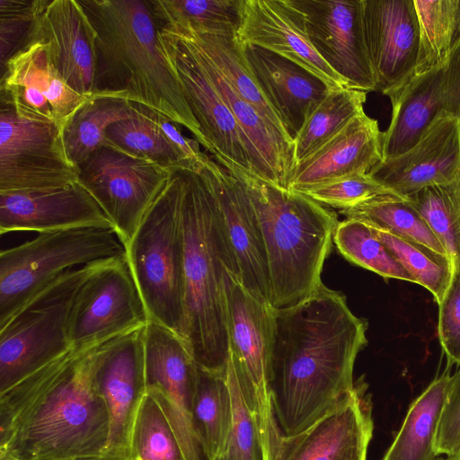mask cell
<instances>
[{
  "mask_svg": "<svg viewBox=\"0 0 460 460\" xmlns=\"http://www.w3.org/2000/svg\"><path fill=\"white\" fill-rule=\"evenodd\" d=\"M274 310L270 388L279 428L303 431L354 388L367 323L341 293L323 284L300 303Z\"/></svg>",
  "mask_w": 460,
  "mask_h": 460,
  "instance_id": "obj_1",
  "label": "cell"
},
{
  "mask_svg": "<svg viewBox=\"0 0 460 460\" xmlns=\"http://www.w3.org/2000/svg\"><path fill=\"white\" fill-rule=\"evenodd\" d=\"M102 343L72 348L0 392V457L68 460L106 452L110 416L94 382Z\"/></svg>",
  "mask_w": 460,
  "mask_h": 460,
  "instance_id": "obj_2",
  "label": "cell"
},
{
  "mask_svg": "<svg viewBox=\"0 0 460 460\" xmlns=\"http://www.w3.org/2000/svg\"><path fill=\"white\" fill-rule=\"evenodd\" d=\"M95 30L94 95L148 107L207 144L167 57L149 0H79Z\"/></svg>",
  "mask_w": 460,
  "mask_h": 460,
  "instance_id": "obj_3",
  "label": "cell"
},
{
  "mask_svg": "<svg viewBox=\"0 0 460 460\" xmlns=\"http://www.w3.org/2000/svg\"><path fill=\"white\" fill-rule=\"evenodd\" d=\"M175 166L181 186L185 343L197 365L225 375L229 358L227 284L239 270L224 234L205 169Z\"/></svg>",
  "mask_w": 460,
  "mask_h": 460,
  "instance_id": "obj_4",
  "label": "cell"
},
{
  "mask_svg": "<svg viewBox=\"0 0 460 460\" xmlns=\"http://www.w3.org/2000/svg\"><path fill=\"white\" fill-rule=\"evenodd\" d=\"M226 169L243 186L259 222L271 307L300 303L323 285V266L339 222L336 214L301 192L234 167Z\"/></svg>",
  "mask_w": 460,
  "mask_h": 460,
  "instance_id": "obj_5",
  "label": "cell"
},
{
  "mask_svg": "<svg viewBox=\"0 0 460 460\" xmlns=\"http://www.w3.org/2000/svg\"><path fill=\"white\" fill-rule=\"evenodd\" d=\"M126 258L149 321L185 342V282L181 186L175 167L125 244Z\"/></svg>",
  "mask_w": 460,
  "mask_h": 460,
  "instance_id": "obj_6",
  "label": "cell"
},
{
  "mask_svg": "<svg viewBox=\"0 0 460 460\" xmlns=\"http://www.w3.org/2000/svg\"><path fill=\"white\" fill-rule=\"evenodd\" d=\"M126 256L112 227L83 226L38 233L0 252V328L33 296L69 270Z\"/></svg>",
  "mask_w": 460,
  "mask_h": 460,
  "instance_id": "obj_7",
  "label": "cell"
},
{
  "mask_svg": "<svg viewBox=\"0 0 460 460\" xmlns=\"http://www.w3.org/2000/svg\"><path fill=\"white\" fill-rule=\"evenodd\" d=\"M101 261L66 271L0 328V392L73 348L74 305L83 284Z\"/></svg>",
  "mask_w": 460,
  "mask_h": 460,
  "instance_id": "obj_8",
  "label": "cell"
},
{
  "mask_svg": "<svg viewBox=\"0 0 460 460\" xmlns=\"http://www.w3.org/2000/svg\"><path fill=\"white\" fill-rule=\"evenodd\" d=\"M229 358L254 417L262 460H273L282 433L270 388L274 310L231 274L227 284Z\"/></svg>",
  "mask_w": 460,
  "mask_h": 460,
  "instance_id": "obj_9",
  "label": "cell"
},
{
  "mask_svg": "<svg viewBox=\"0 0 460 460\" xmlns=\"http://www.w3.org/2000/svg\"><path fill=\"white\" fill-rule=\"evenodd\" d=\"M169 168L108 144L78 165L88 190L126 244L164 187Z\"/></svg>",
  "mask_w": 460,
  "mask_h": 460,
  "instance_id": "obj_10",
  "label": "cell"
},
{
  "mask_svg": "<svg viewBox=\"0 0 460 460\" xmlns=\"http://www.w3.org/2000/svg\"><path fill=\"white\" fill-rule=\"evenodd\" d=\"M76 182L78 167L66 155L62 129L20 119L1 103L0 193L49 190Z\"/></svg>",
  "mask_w": 460,
  "mask_h": 460,
  "instance_id": "obj_11",
  "label": "cell"
},
{
  "mask_svg": "<svg viewBox=\"0 0 460 460\" xmlns=\"http://www.w3.org/2000/svg\"><path fill=\"white\" fill-rule=\"evenodd\" d=\"M148 322L126 256L105 260L87 278L76 296L71 343L73 348L102 343Z\"/></svg>",
  "mask_w": 460,
  "mask_h": 460,
  "instance_id": "obj_12",
  "label": "cell"
},
{
  "mask_svg": "<svg viewBox=\"0 0 460 460\" xmlns=\"http://www.w3.org/2000/svg\"><path fill=\"white\" fill-rule=\"evenodd\" d=\"M160 31L165 53L205 138L206 150L226 168L253 174L242 131L200 60L180 37L161 27Z\"/></svg>",
  "mask_w": 460,
  "mask_h": 460,
  "instance_id": "obj_13",
  "label": "cell"
},
{
  "mask_svg": "<svg viewBox=\"0 0 460 460\" xmlns=\"http://www.w3.org/2000/svg\"><path fill=\"white\" fill-rule=\"evenodd\" d=\"M384 95L390 99L392 114L382 134L383 160L411 148L439 113L460 118V40L443 66L411 75Z\"/></svg>",
  "mask_w": 460,
  "mask_h": 460,
  "instance_id": "obj_14",
  "label": "cell"
},
{
  "mask_svg": "<svg viewBox=\"0 0 460 460\" xmlns=\"http://www.w3.org/2000/svg\"><path fill=\"white\" fill-rule=\"evenodd\" d=\"M1 103L22 119L64 127L90 97L73 91L49 59L46 45L30 40L1 67Z\"/></svg>",
  "mask_w": 460,
  "mask_h": 460,
  "instance_id": "obj_15",
  "label": "cell"
},
{
  "mask_svg": "<svg viewBox=\"0 0 460 460\" xmlns=\"http://www.w3.org/2000/svg\"><path fill=\"white\" fill-rule=\"evenodd\" d=\"M303 13L308 38L349 87L377 91L363 27V0H290Z\"/></svg>",
  "mask_w": 460,
  "mask_h": 460,
  "instance_id": "obj_16",
  "label": "cell"
},
{
  "mask_svg": "<svg viewBox=\"0 0 460 460\" xmlns=\"http://www.w3.org/2000/svg\"><path fill=\"white\" fill-rule=\"evenodd\" d=\"M144 327L102 343L94 382L110 416L105 453L130 457V439L139 405L146 394Z\"/></svg>",
  "mask_w": 460,
  "mask_h": 460,
  "instance_id": "obj_17",
  "label": "cell"
},
{
  "mask_svg": "<svg viewBox=\"0 0 460 460\" xmlns=\"http://www.w3.org/2000/svg\"><path fill=\"white\" fill-rule=\"evenodd\" d=\"M373 429L371 398L360 381L305 429L282 435L273 460H367Z\"/></svg>",
  "mask_w": 460,
  "mask_h": 460,
  "instance_id": "obj_18",
  "label": "cell"
},
{
  "mask_svg": "<svg viewBox=\"0 0 460 460\" xmlns=\"http://www.w3.org/2000/svg\"><path fill=\"white\" fill-rule=\"evenodd\" d=\"M204 164L221 226L239 270V280L252 296L270 305L265 247L250 198L225 166L208 155Z\"/></svg>",
  "mask_w": 460,
  "mask_h": 460,
  "instance_id": "obj_19",
  "label": "cell"
},
{
  "mask_svg": "<svg viewBox=\"0 0 460 460\" xmlns=\"http://www.w3.org/2000/svg\"><path fill=\"white\" fill-rule=\"evenodd\" d=\"M237 40L276 53L302 66L330 89L349 87L312 45L302 12L290 0H242Z\"/></svg>",
  "mask_w": 460,
  "mask_h": 460,
  "instance_id": "obj_20",
  "label": "cell"
},
{
  "mask_svg": "<svg viewBox=\"0 0 460 460\" xmlns=\"http://www.w3.org/2000/svg\"><path fill=\"white\" fill-rule=\"evenodd\" d=\"M460 171V118L439 113L405 153L385 159L368 174L401 197L451 181Z\"/></svg>",
  "mask_w": 460,
  "mask_h": 460,
  "instance_id": "obj_21",
  "label": "cell"
},
{
  "mask_svg": "<svg viewBox=\"0 0 460 460\" xmlns=\"http://www.w3.org/2000/svg\"><path fill=\"white\" fill-rule=\"evenodd\" d=\"M363 27L377 91L383 94L414 73L419 26L411 0H363Z\"/></svg>",
  "mask_w": 460,
  "mask_h": 460,
  "instance_id": "obj_22",
  "label": "cell"
},
{
  "mask_svg": "<svg viewBox=\"0 0 460 460\" xmlns=\"http://www.w3.org/2000/svg\"><path fill=\"white\" fill-rule=\"evenodd\" d=\"M95 39V30L79 0H48L28 41H42L50 61L66 84L78 94L91 96Z\"/></svg>",
  "mask_w": 460,
  "mask_h": 460,
  "instance_id": "obj_23",
  "label": "cell"
},
{
  "mask_svg": "<svg viewBox=\"0 0 460 460\" xmlns=\"http://www.w3.org/2000/svg\"><path fill=\"white\" fill-rule=\"evenodd\" d=\"M83 226L112 227L97 201L79 182L49 190L0 193L1 234Z\"/></svg>",
  "mask_w": 460,
  "mask_h": 460,
  "instance_id": "obj_24",
  "label": "cell"
},
{
  "mask_svg": "<svg viewBox=\"0 0 460 460\" xmlns=\"http://www.w3.org/2000/svg\"><path fill=\"white\" fill-rule=\"evenodd\" d=\"M240 46L251 74L294 140L308 115L331 89L302 66L276 53L256 46Z\"/></svg>",
  "mask_w": 460,
  "mask_h": 460,
  "instance_id": "obj_25",
  "label": "cell"
},
{
  "mask_svg": "<svg viewBox=\"0 0 460 460\" xmlns=\"http://www.w3.org/2000/svg\"><path fill=\"white\" fill-rule=\"evenodd\" d=\"M376 119L362 112L323 146L296 164L288 190L305 189L356 173H368L383 161Z\"/></svg>",
  "mask_w": 460,
  "mask_h": 460,
  "instance_id": "obj_26",
  "label": "cell"
},
{
  "mask_svg": "<svg viewBox=\"0 0 460 460\" xmlns=\"http://www.w3.org/2000/svg\"><path fill=\"white\" fill-rule=\"evenodd\" d=\"M449 367L416 397L383 460H437L434 439L450 381Z\"/></svg>",
  "mask_w": 460,
  "mask_h": 460,
  "instance_id": "obj_27",
  "label": "cell"
},
{
  "mask_svg": "<svg viewBox=\"0 0 460 460\" xmlns=\"http://www.w3.org/2000/svg\"><path fill=\"white\" fill-rule=\"evenodd\" d=\"M139 106L128 101L91 95L62 128L66 155L78 167L98 148L109 144L108 128L118 121L136 117Z\"/></svg>",
  "mask_w": 460,
  "mask_h": 460,
  "instance_id": "obj_28",
  "label": "cell"
},
{
  "mask_svg": "<svg viewBox=\"0 0 460 460\" xmlns=\"http://www.w3.org/2000/svg\"><path fill=\"white\" fill-rule=\"evenodd\" d=\"M192 424L209 460L223 452L232 425V402L225 375L198 366Z\"/></svg>",
  "mask_w": 460,
  "mask_h": 460,
  "instance_id": "obj_29",
  "label": "cell"
},
{
  "mask_svg": "<svg viewBox=\"0 0 460 460\" xmlns=\"http://www.w3.org/2000/svg\"><path fill=\"white\" fill-rule=\"evenodd\" d=\"M367 94L350 87L331 89L293 140L296 163L309 156L364 112Z\"/></svg>",
  "mask_w": 460,
  "mask_h": 460,
  "instance_id": "obj_30",
  "label": "cell"
},
{
  "mask_svg": "<svg viewBox=\"0 0 460 460\" xmlns=\"http://www.w3.org/2000/svg\"><path fill=\"white\" fill-rule=\"evenodd\" d=\"M419 51L412 75L443 66L460 40V0H414Z\"/></svg>",
  "mask_w": 460,
  "mask_h": 460,
  "instance_id": "obj_31",
  "label": "cell"
},
{
  "mask_svg": "<svg viewBox=\"0 0 460 460\" xmlns=\"http://www.w3.org/2000/svg\"><path fill=\"white\" fill-rule=\"evenodd\" d=\"M160 26L237 38L242 0H149Z\"/></svg>",
  "mask_w": 460,
  "mask_h": 460,
  "instance_id": "obj_32",
  "label": "cell"
},
{
  "mask_svg": "<svg viewBox=\"0 0 460 460\" xmlns=\"http://www.w3.org/2000/svg\"><path fill=\"white\" fill-rule=\"evenodd\" d=\"M340 212L346 218L358 219L385 228L449 260L425 220L409 204V198L381 196Z\"/></svg>",
  "mask_w": 460,
  "mask_h": 460,
  "instance_id": "obj_33",
  "label": "cell"
},
{
  "mask_svg": "<svg viewBox=\"0 0 460 460\" xmlns=\"http://www.w3.org/2000/svg\"><path fill=\"white\" fill-rule=\"evenodd\" d=\"M138 106V115L108 128L106 137L109 144L165 168L198 164L190 163L167 140L154 120L150 108Z\"/></svg>",
  "mask_w": 460,
  "mask_h": 460,
  "instance_id": "obj_34",
  "label": "cell"
},
{
  "mask_svg": "<svg viewBox=\"0 0 460 460\" xmlns=\"http://www.w3.org/2000/svg\"><path fill=\"white\" fill-rule=\"evenodd\" d=\"M338 251L349 261L374 271L385 279H396L417 284L370 226L358 219L338 222L333 234Z\"/></svg>",
  "mask_w": 460,
  "mask_h": 460,
  "instance_id": "obj_35",
  "label": "cell"
},
{
  "mask_svg": "<svg viewBox=\"0 0 460 460\" xmlns=\"http://www.w3.org/2000/svg\"><path fill=\"white\" fill-rule=\"evenodd\" d=\"M368 225L396 260L415 279L417 284L428 289L439 305L453 278V266L450 261L400 234L378 226Z\"/></svg>",
  "mask_w": 460,
  "mask_h": 460,
  "instance_id": "obj_36",
  "label": "cell"
},
{
  "mask_svg": "<svg viewBox=\"0 0 460 460\" xmlns=\"http://www.w3.org/2000/svg\"><path fill=\"white\" fill-rule=\"evenodd\" d=\"M131 460H186L179 439L154 394L146 391L133 424Z\"/></svg>",
  "mask_w": 460,
  "mask_h": 460,
  "instance_id": "obj_37",
  "label": "cell"
},
{
  "mask_svg": "<svg viewBox=\"0 0 460 460\" xmlns=\"http://www.w3.org/2000/svg\"><path fill=\"white\" fill-rule=\"evenodd\" d=\"M226 379L232 402V425L223 452L212 460H262L257 425L230 358Z\"/></svg>",
  "mask_w": 460,
  "mask_h": 460,
  "instance_id": "obj_38",
  "label": "cell"
},
{
  "mask_svg": "<svg viewBox=\"0 0 460 460\" xmlns=\"http://www.w3.org/2000/svg\"><path fill=\"white\" fill-rule=\"evenodd\" d=\"M298 192L306 195L323 207H332L339 210L351 208L381 196L401 197L376 181L368 173L351 174Z\"/></svg>",
  "mask_w": 460,
  "mask_h": 460,
  "instance_id": "obj_39",
  "label": "cell"
},
{
  "mask_svg": "<svg viewBox=\"0 0 460 460\" xmlns=\"http://www.w3.org/2000/svg\"><path fill=\"white\" fill-rule=\"evenodd\" d=\"M48 0H0L1 67L28 41Z\"/></svg>",
  "mask_w": 460,
  "mask_h": 460,
  "instance_id": "obj_40",
  "label": "cell"
},
{
  "mask_svg": "<svg viewBox=\"0 0 460 460\" xmlns=\"http://www.w3.org/2000/svg\"><path fill=\"white\" fill-rule=\"evenodd\" d=\"M409 204L421 216L438 239L454 268L458 251L453 222L440 185L420 190L408 196Z\"/></svg>",
  "mask_w": 460,
  "mask_h": 460,
  "instance_id": "obj_41",
  "label": "cell"
},
{
  "mask_svg": "<svg viewBox=\"0 0 460 460\" xmlns=\"http://www.w3.org/2000/svg\"><path fill=\"white\" fill-rule=\"evenodd\" d=\"M438 336L448 367H460V264L453 270L449 288L438 305Z\"/></svg>",
  "mask_w": 460,
  "mask_h": 460,
  "instance_id": "obj_42",
  "label": "cell"
},
{
  "mask_svg": "<svg viewBox=\"0 0 460 460\" xmlns=\"http://www.w3.org/2000/svg\"><path fill=\"white\" fill-rule=\"evenodd\" d=\"M460 450V367L450 377L434 439L438 456L453 459Z\"/></svg>",
  "mask_w": 460,
  "mask_h": 460,
  "instance_id": "obj_43",
  "label": "cell"
},
{
  "mask_svg": "<svg viewBox=\"0 0 460 460\" xmlns=\"http://www.w3.org/2000/svg\"><path fill=\"white\" fill-rule=\"evenodd\" d=\"M151 114L160 131L190 163L196 164L203 158L205 153L201 152L200 144L195 138L186 137L179 128L180 125L152 109Z\"/></svg>",
  "mask_w": 460,
  "mask_h": 460,
  "instance_id": "obj_44",
  "label": "cell"
},
{
  "mask_svg": "<svg viewBox=\"0 0 460 460\" xmlns=\"http://www.w3.org/2000/svg\"><path fill=\"white\" fill-rule=\"evenodd\" d=\"M440 187L453 222L458 251L457 266L460 264V171L451 181L442 184Z\"/></svg>",
  "mask_w": 460,
  "mask_h": 460,
  "instance_id": "obj_45",
  "label": "cell"
},
{
  "mask_svg": "<svg viewBox=\"0 0 460 460\" xmlns=\"http://www.w3.org/2000/svg\"><path fill=\"white\" fill-rule=\"evenodd\" d=\"M68 460H131V458L126 455L104 453L101 455L80 456Z\"/></svg>",
  "mask_w": 460,
  "mask_h": 460,
  "instance_id": "obj_46",
  "label": "cell"
},
{
  "mask_svg": "<svg viewBox=\"0 0 460 460\" xmlns=\"http://www.w3.org/2000/svg\"><path fill=\"white\" fill-rule=\"evenodd\" d=\"M451 460H460V450H459L458 454Z\"/></svg>",
  "mask_w": 460,
  "mask_h": 460,
  "instance_id": "obj_47",
  "label": "cell"
},
{
  "mask_svg": "<svg viewBox=\"0 0 460 460\" xmlns=\"http://www.w3.org/2000/svg\"><path fill=\"white\" fill-rule=\"evenodd\" d=\"M437 460H451V459H449V458H447V457H442V456H439V457H438V459H437Z\"/></svg>",
  "mask_w": 460,
  "mask_h": 460,
  "instance_id": "obj_48",
  "label": "cell"
},
{
  "mask_svg": "<svg viewBox=\"0 0 460 460\" xmlns=\"http://www.w3.org/2000/svg\"><path fill=\"white\" fill-rule=\"evenodd\" d=\"M0 460H12V459L4 458V457H0Z\"/></svg>",
  "mask_w": 460,
  "mask_h": 460,
  "instance_id": "obj_49",
  "label": "cell"
}]
</instances>
